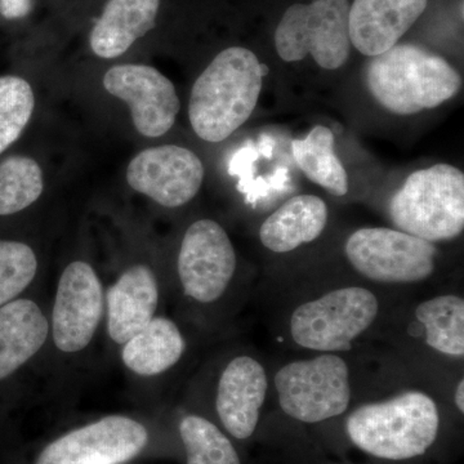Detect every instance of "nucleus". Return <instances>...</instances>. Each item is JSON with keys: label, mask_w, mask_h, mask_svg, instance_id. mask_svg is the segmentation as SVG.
<instances>
[{"label": "nucleus", "mask_w": 464, "mask_h": 464, "mask_svg": "<svg viewBox=\"0 0 464 464\" xmlns=\"http://www.w3.org/2000/svg\"><path fill=\"white\" fill-rule=\"evenodd\" d=\"M267 67L248 48L219 52L192 87L188 118L207 142H222L255 111Z\"/></svg>", "instance_id": "nucleus-1"}, {"label": "nucleus", "mask_w": 464, "mask_h": 464, "mask_svg": "<svg viewBox=\"0 0 464 464\" xmlns=\"http://www.w3.org/2000/svg\"><path fill=\"white\" fill-rule=\"evenodd\" d=\"M365 81L375 101L396 115L438 108L462 85V78L445 58L411 43H398L372 57Z\"/></svg>", "instance_id": "nucleus-2"}, {"label": "nucleus", "mask_w": 464, "mask_h": 464, "mask_svg": "<svg viewBox=\"0 0 464 464\" xmlns=\"http://www.w3.org/2000/svg\"><path fill=\"white\" fill-rule=\"evenodd\" d=\"M348 438L360 450L387 460L422 456L436 441L440 411L435 400L422 391L359 406L346 422Z\"/></svg>", "instance_id": "nucleus-3"}, {"label": "nucleus", "mask_w": 464, "mask_h": 464, "mask_svg": "<svg viewBox=\"0 0 464 464\" xmlns=\"http://www.w3.org/2000/svg\"><path fill=\"white\" fill-rule=\"evenodd\" d=\"M398 230L430 243L456 239L464 228V174L450 164L417 170L390 201Z\"/></svg>", "instance_id": "nucleus-4"}, {"label": "nucleus", "mask_w": 464, "mask_h": 464, "mask_svg": "<svg viewBox=\"0 0 464 464\" xmlns=\"http://www.w3.org/2000/svg\"><path fill=\"white\" fill-rule=\"evenodd\" d=\"M380 313V301L362 286L331 290L299 304L290 316L293 342L322 353H346L364 334Z\"/></svg>", "instance_id": "nucleus-5"}, {"label": "nucleus", "mask_w": 464, "mask_h": 464, "mask_svg": "<svg viewBox=\"0 0 464 464\" xmlns=\"http://www.w3.org/2000/svg\"><path fill=\"white\" fill-rule=\"evenodd\" d=\"M350 0L295 3L284 12L274 34L275 48L285 63L307 56L325 70H337L350 56Z\"/></svg>", "instance_id": "nucleus-6"}, {"label": "nucleus", "mask_w": 464, "mask_h": 464, "mask_svg": "<svg viewBox=\"0 0 464 464\" xmlns=\"http://www.w3.org/2000/svg\"><path fill=\"white\" fill-rule=\"evenodd\" d=\"M275 389L280 408L290 418L324 422L343 414L350 405V369L338 353L295 360L279 369Z\"/></svg>", "instance_id": "nucleus-7"}, {"label": "nucleus", "mask_w": 464, "mask_h": 464, "mask_svg": "<svg viewBox=\"0 0 464 464\" xmlns=\"http://www.w3.org/2000/svg\"><path fill=\"white\" fill-rule=\"evenodd\" d=\"M344 253L353 270L372 282L415 284L436 270L435 244L389 227H364L348 237Z\"/></svg>", "instance_id": "nucleus-8"}, {"label": "nucleus", "mask_w": 464, "mask_h": 464, "mask_svg": "<svg viewBox=\"0 0 464 464\" xmlns=\"http://www.w3.org/2000/svg\"><path fill=\"white\" fill-rule=\"evenodd\" d=\"M237 270V255L227 232L212 219L194 222L183 237L179 275L188 297L212 304L224 295Z\"/></svg>", "instance_id": "nucleus-9"}, {"label": "nucleus", "mask_w": 464, "mask_h": 464, "mask_svg": "<svg viewBox=\"0 0 464 464\" xmlns=\"http://www.w3.org/2000/svg\"><path fill=\"white\" fill-rule=\"evenodd\" d=\"M141 423L110 415L61 436L42 451L36 464H119L139 456L148 445Z\"/></svg>", "instance_id": "nucleus-10"}, {"label": "nucleus", "mask_w": 464, "mask_h": 464, "mask_svg": "<svg viewBox=\"0 0 464 464\" xmlns=\"http://www.w3.org/2000/svg\"><path fill=\"white\" fill-rule=\"evenodd\" d=\"M103 87L128 103L134 128L142 136L157 139L176 123L181 108L176 88L154 67L139 63L112 66L103 78Z\"/></svg>", "instance_id": "nucleus-11"}, {"label": "nucleus", "mask_w": 464, "mask_h": 464, "mask_svg": "<svg viewBox=\"0 0 464 464\" xmlns=\"http://www.w3.org/2000/svg\"><path fill=\"white\" fill-rule=\"evenodd\" d=\"M203 163L191 150L177 145L143 150L132 159L127 179L134 191L160 206L179 208L197 197L204 181Z\"/></svg>", "instance_id": "nucleus-12"}, {"label": "nucleus", "mask_w": 464, "mask_h": 464, "mask_svg": "<svg viewBox=\"0 0 464 464\" xmlns=\"http://www.w3.org/2000/svg\"><path fill=\"white\" fill-rule=\"evenodd\" d=\"M103 311V292L91 265L67 266L58 283L53 307L54 343L63 353H78L91 343Z\"/></svg>", "instance_id": "nucleus-13"}, {"label": "nucleus", "mask_w": 464, "mask_h": 464, "mask_svg": "<svg viewBox=\"0 0 464 464\" xmlns=\"http://www.w3.org/2000/svg\"><path fill=\"white\" fill-rule=\"evenodd\" d=\"M429 7V0H353L348 12L351 45L375 57L401 41Z\"/></svg>", "instance_id": "nucleus-14"}, {"label": "nucleus", "mask_w": 464, "mask_h": 464, "mask_svg": "<svg viewBox=\"0 0 464 464\" xmlns=\"http://www.w3.org/2000/svg\"><path fill=\"white\" fill-rule=\"evenodd\" d=\"M268 380L264 365L250 356H237L226 366L217 390L219 420L235 439L255 433L267 395Z\"/></svg>", "instance_id": "nucleus-15"}, {"label": "nucleus", "mask_w": 464, "mask_h": 464, "mask_svg": "<svg viewBox=\"0 0 464 464\" xmlns=\"http://www.w3.org/2000/svg\"><path fill=\"white\" fill-rule=\"evenodd\" d=\"M157 277L146 266H134L121 275L108 293L109 333L111 340L125 344L142 331L157 311Z\"/></svg>", "instance_id": "nucleus-16"}, {"label": "nucleus", "mask_w": 464, "mask_h": 464, "mask_svg": "<svg viewBox=\"0 0 464 464\" xmlns=\"http://www.w3.org/2000/svg\"><path fill=\"white\" fill-rule=\"evenodd\" d=\"M160 0H109L91 33V48L101 58L125 53L157 24Z\"/></svg>", "instance_id": "nucleus-17"}, {"label": "nucleus", "mask_w": 464, "mask_h": 464, "mask_svg": "<svg viewBox=\"0 0 464 464\" xmlns=\"http://www.w3.org/2000/svg\"><path fill=\"white\" fill-rule=\"evenodd\" d=\"M328 224V206L315 195H297L277 208L259 228L262 246L274 253H288L313 243Z\"/></svg>", "instance_id": "nucleus-18"}, {"label": "nucleus", "mask_w": 464, "mask_h": 464, "mask_svg": "<svg viewBox=\"0 0 464 464\" xmlns=\"http://www.w3.org/2000/svg\"><path fill=\"white\" fill-rule=\"evenodd\" d=\"M47 319L30 299H16L0 306V380L32 359L48 337Z\"/></svg>", "instance_id": "nucleus-19"}, {"label": "nucleus", "mask_w": 464, "mask_h": 464, "mask_svg": "<svg viewBox=\"0 0 464 464\" xmlns=\"http://www.w3.org/2000/svg\"><path fill=\"white\" fill-rule=\"evenodd\" d=\"M179 326L166 317H154L124 344L123 362L128 369L143 377H152L172 368L185 351Z\"/></svg>", "instance_id": "nucleus-20"}, {"label": "nucleus", "mask_w": 464, "mask_h": 464, "mask_svg": "<svg viewBox=\"0 0 464 464\" xmlns=\"http://www.w3.org/2000/svg\"><path fill=\"white\" fill-rule=\"evenodd\" d=\"M292 151L295 163L307 179L335 197L348 192V177L334 151V134L328 127L316 125L306 139L295 140Z\"/></svg>", "instance_id": "nucleus-21"}, {"label": "nucleus", "mask_w": 464, "mask_h": 464, "mask_svg": "<svg viewBox=\"0 0 464 464\" xmlns=\"http://www.w3.org/2000/svg\"><path fill=\"white\" fill-rule=\"evenodd\" d=\"M415 316L423 328L427 346L445 356L464 355V299L438 295L418 304Z\"/></svg>", "instance_id": "nucleus-22"}, {"label": "nucleus", "mask_w": 464, "mask_h": 464, "mask_svg": "<svg viewBox=\"0 0 464 464\" xmlns=\"http://www.w3.org/2000/svg\"><path fill=\"white\" fill-rule=\"evenodd\" d=\"M43 188V172L34 159H5L0 164V216L26 209L41 198Z\"/></svg>", "instance_id": "nucleus-23"}, {"label": "nucleus", "mask_w": 464, "mask_h": 464, "mask_svg": "<svg viewBox=\"0 0 464 464\" xmlns=\"http://www.w3.org/2000/svg\"><path fill=\"white\" fill-rule=\"evenodd\" d=\"M179 433L188 464H241L227 436L206 418L188 415L179 424Z\"/></svg>", "instance_id": "nucleus-24"}, {"label": "nucleus", "mask_w": 464, "mask_h": 464, "mask_svg": "<svg viewBox=\"0 0 464 464\" xmlns=\"http://www.w3.org/2000/svg\"><path fill=\"white\" fill-rule=\"evenodd\" d=\"M34 108L33 88L25 79L12 75L0 78V154L20 139Z\"/></svg>", "instance_id": "nucleus-25"}, {"label": "nucleus", "mask_w": 464, "mask_h": 464, "mask_svg": "<svg viewBox=\"0 0 464 464\" xmlns=\"http://www.w3.org/2000/svg\"><path fill=\"white\" fill-rule=\"evenodd\" d=\"M38 261L29 246L0 240V306L27 288L35 277Z\"/></svg>", "instance_id": "nucleus-26"}, {"label": "nucleus", "mask_w": 464, "mask_h": 464, "mask_svg": "<svg viewBox=\"0 0 464 464\" xmlns=\"http://www.w3.org/2000/svg\"><path fill=\"white\" fill-rule=\"evenodd\" d=\"M32 8L33 0H0V14L8 20L25 17Z\"/></svg>", "instance_id": "nucleus-27"}, {"label": "nucleus", "mask_w": 464, "mask_h": 464, "mask_svg": "<svg viewBox=\"0 0 464 464\" xmlns=\"http://www.w3.org/2000/svg\"><path fill=\"white\" fill-rule=\"evenodd\" d=\"M454 402H456V406L458 411L460 413L464 411V381L463 378H460V381L458 382L456 395H454Z\"/></svg>", "instance_id": "nucleus-28"}]
</instances>
